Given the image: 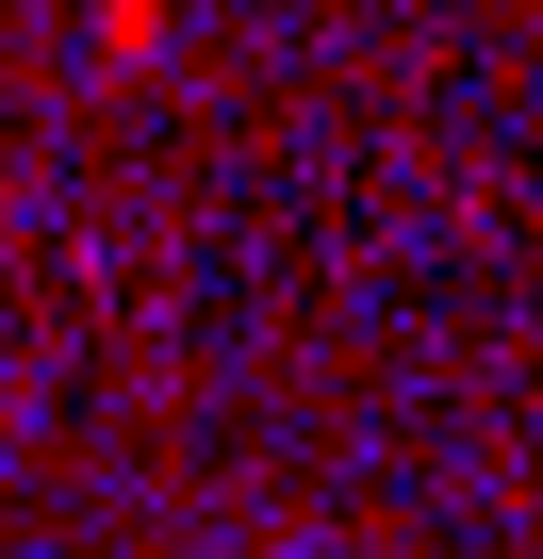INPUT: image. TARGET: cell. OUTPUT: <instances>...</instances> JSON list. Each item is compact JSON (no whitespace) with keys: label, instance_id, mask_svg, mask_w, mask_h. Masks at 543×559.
Returning <instances> with one entry per match:
<instances>
[{"label":"cell","instance_id":"obj_1","mask_svg":"<svg viewBox=\"0 0 543 559\" xmlns=\"http://www.w3.org/2000/svg\"><path fill=\"white\" fill-rule=\"evenodd\" d=\"M99 50H116V67H149V50H165V0H99Z\"/></svg>","mask_w":543,"mask_h":559}]
</instances>
